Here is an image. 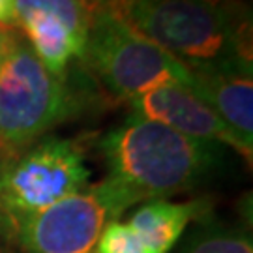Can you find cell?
<instances>
[{
    "instance_id": "6da1fadb",
    "label": "cell",
    "mask_w": 253,
    "mask_h": 253,
    "mask_svg": "<svg viewBox=\"0 0 253 253\" xmlns=\"http://www.w3.org/2000/svg\"><path fill=\"white\" fill-rule=\"evenodd\" d=\"M100 150L109 167L107 178L135 205L197 188L223 158L221 145L133 115L103 135Z\"/></svg>"
},
{
    "instance_id": "7a4b0ae2",
    "label": "cell",
    "mask_w": 253,
    "mask_h": 253,
    "mask_svg": "<svg viewBox=\"0 0 253 253\" xmlns=\"http://www.w3.org/2000/svg\"><path fill=\"white\" fill-rule=\"evenodd\" d=\"M186 68L252 56V11L240 0H107Z\"/></svg>"
},
{
    "instance_id": "3957f363",
    "label": "cell",
    "mask_w": 253,
    "mask_h": 253,
    "mask_svg": "<svg viewBox=\"0 0 253 253\" xmlns=\"http://www.w3.org/2000/svg\"><path fill=\"white\" fill-rule=\"evenodd\" d=\"M83 60L111 94L126 101L163 84L190 86L191 81L184 64L126 23L107 0L90 2Z\"/></svg>"
},
{
    "instance_id": "277c9868",
    "label": "cell",
    "mask_w": 253,
    "mask_h": 253,
    "mask_svg": "<svg viewBox=\"0 0 253 253\" xmlns=\"http://www.w3.org/2000/svg\"><path fill=\"white\" fill-rule=\"evenodd\" d=\"M75 111L66 81L40 62L23 38L0 60V148L13 158Z\"/></svg>"
},
{
    "instance_id": "5b68a950",
    "label": "cell",
    "mask_w": 253,
    "mask_h": 253,
    "mask_svg": "<svg viewBox=\"0 0 253 253\" xmlns=\"http://www.w3.org/2000/svg\"><path fill=\"white\" fill-rule=\"evenodd\" d=\"M88 178L90 169L77 141L42 137L0 171V225L15 233L28 217L81 191Z\"/></svg>"
},
{
    "instance_id": "8992f818",
    "label": "cell",
    "mask_w": 253,
    "mask_h": 253,
    "mask_svg": "<svg viewBox=\"0 0 253 253\" xmlns=\"http://www.w3.org/2000/svg\"><path fill=\"white\" fill-rule=\"evenodd\" d=\"M129 207L131 197L105 178L28 217L15 235L28 253H96L103 229Z\"/></svg>"
},
{
    "instance_id": "52a82bcc",
    "label": "cell",
    "mask_w": 253,
    "mask_h": 253,
    "mask_svg": "<svg viewBox=\"0 0 253 253\" xmlns=\"http://www.w3.org/2000/svg\"><path fill=\"white\" fill-rule=\"evenodd\" d=\"M15 15L40 62L66 81L72 60L84 53L90 0H15Z\"/></svg>"
},
{
    "instance_id": "ba28073f",
    "label": "cell",
    "mask_w": 253,
    "mask_h": 253,
    "mask_svg": "<svg viewBox=\"0 0 253 253\" xmlns=\"http://www.w3.org/2000/svg\"><path fill=\"white\" fill-rule=\"evenodd\" d=\"M127 103L133 117L160 122L182 135L199 141L231 146L246 158V162L252 163V150H248L225 122L184 84H163L139 94Z\"/></svg>"
},
{
    "instance_id": "9c48e42d",
    "label": "cell",
    "mask_w": 253,
    "mask_h": 253,
    "mask_svg": "<svg viewBox=\"0 0 253 253\" xmlns=\"http://www.w3.org/2000/svg\"><path fill=\"white\" fill-rule=\"evenodd\" d=\"M188 70V88L253 152V58H229Z\"/></svg>"
},
{
    "instance_id": "30bf717a",
    "label": "cell",
    "mask_w": 253,
    "mask_h": 253,
    "mask_svg": "<svg viewBox=\"0 0 253 253\" xmlns=\"http://www.w3.org/2000/svg\"><path fill=\"white\" fill-rule=\"evenodd\" d=\"M210 207L207 201L172 203L169 199H150L131 214L126 223L137 233L152 253H171L180 242L191 221L205 217Z\"/></svg>"
},
{
    "instance_id": "8fae6325",
    "label": "cell",
    "mask_w": 253,
    "mask_h": 253,
    "mask_svg": "<svg viewBox=\"0 0 253 253\" xmlns=\"http://www.w3.org/2000/svg\"><path fill=\"white\" fill-rule=\"evenodd\" d=\"M171 253H253V242L240 229L199 217Z\"/></svg>"
},
{
    "instance_id": "7c38bea8",
    "label": "cell",
    "mask_w": 253,
    "mask_h": 253,
    "mask_svg": "<svg viewBox=\"0 0 253 253\" xmlns=\"http://www.w3.org/2000/svg\"><path fill=\"white\" fill-rule=\"evenodd\" d=\"M96 253H152L126 221H111L101 233Z\"/></svg>"
},
{
    "instance_id": "4fadbf2b",
    "label": "cell",
    "mask_w": 253,
    "mask_h": 253,
    "mask_svg": "<svg viewBox=\"0 0 253 253\" xmlns=\"http://www.w3.org/2000/svg\"><path fill=\"white\" fill-rule=\"evenodd\" d=\"M17 15H15V0H0V28L15 27Z\"/></svg>"
},
{
    "instance_id": "5bb4252c",
    "label": "cell",
    "mask_w": 253,
    "mask_h": 253,
    "mask_svg": "<svg viewBox=\"0 0 253 253\" xmlns=\"http://www.w3.org/2000/svg\"><path fill=\"white\" fill-rule=\"evenodd\" d=\"M17 40V34L13 30L8 28H0V60L4 58V54L8 53V49L11 47V43Z\"/></svg>"
},
{
    "instance_id": "9a60e30c",
    "label": "cell",
    "mask_w": 253,
    "mask_h": 253,
    "mask_svg": "<svg viewBox=\"0 0 253 253\" xmlns=\"http://www.w3.org/2000/svg\"><path fill=\"white\" fill-rule=\"evenodd\" d=\"M8 160H9V158H8V156H6V154H4V152H2V148H0V171H2V167H4V163L8 162Z\"/></svg>"
}]
</instances>
